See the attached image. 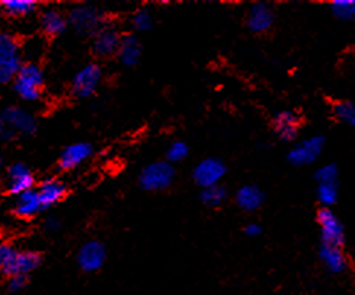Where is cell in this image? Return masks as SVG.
I'll list each match as a JSON object with an SVG mask.
<instances>
[{
    "label": "cell",
    "instance_id": "cell-27",
    "mask_svg": "<svg viewBox=\"0 0 355 295\" xmlns=\"http://www.w3.org/2000/svg\"><path fill=\"white\" fill-rule=\"evenodd\" d=\"M334 116L355 129V102L354 101H338L332 107Z\"/></svg>",
    "mask_w": 355,
    "mask_h": 295
},
{
    "label": "cell",
    "instance_id": "cell-10",
    "mask_svg": "<svg viewBox=\"0 0 355 295\" xmlns=\"http://www.w3.org/2000/svg\"><path fill=\"white\" fill-rule=\"evenodd\" d=\"M105 259H107L105 246L101 243V241H97V240H91V241H87L85 244H82L76 256L80 269L88 274L100 271L105 263Z\"/></svg>",
    "mask_w": 355,
    "mask_h": 295
},
{
    "label": "cell",
    "instance_id": "cell-4",
    "mask_svg": "<svg viewBox=\"0 0 355 295\" xmlns=\"http://www.w3.org/2000/svg\"><path fill=\"white\" fill-rule=\"evenodd\" d=\"M18 96L25 101H37L41 97V88L44 84V76L40 66L35 63H22L21 69L13 80Z\"/></svg>",
    "mask_w": 355,
    "mask_h": 295
},
{
    "label": "cell",
    "instance_id": "cell-13",
    "mask_svg": "<svg viewBox=\"0 0 355 295\" xmlns=\"http://www.w3.org/2000/svg\"><path fill=\"white\" fill-rule=\"evenodd\" d=\"M272 125H274L275 135L282 142H293L298 136L302 118L291 110H282L275 114L274 120H272Z\"/></svg>",
    "mask_w": 355,
    "mask_h": 295
},
{
    "label": "cell",
    "instance_id": "cell-17",
    "mask_svg": "<svg viewBox=\"0 0 355 295\" xmlns=\"http://www.w3.org/2000/svg\"><path fill=\"white\" fill-rule=\"evenodd\" d=\"M236 204L244 212H254L265 204V193L254 184L241 186L236 192Z\"/></svg>",
    "mask_w": 355,
    "mask_h": 295
},
{
    "label": "cell",
    "instance_id": "cell-16",
    "mask_svg": "<svg viewBox=\"0 0 355 295\" xmlns=\"http://www.w3.org/2000/svg\"><path fill=\"white\" fill-rule=\"evenodd\" d=\"M319 259L327 269V272L335 274V275L345 272V269L348 267V259L343 247L320 244Z\"/></svg>",
    "mask_w": 355,
    "mask_h": 295
},
{
    "label": "cell",
    "instance_id": "cell-7",
    "mask_svg": "<svg viewBox=\"0 0 355 295\" xmlns=\"http://www.w3.org/2000/svg\"><path fill=\"white\" fill-rule=\"evenodd\" d=\"M227 174V166L220 158H205L195 166L192 177L193 181L200 189H208V187L221 184L223 179Z\"/></svg>",
    "mask_w": 355,
    "mask_h": 295
},
{
    "label": "cell",
    "instance_id": "cell-11",
    "mask_svg": "<svg viewBox=\"0 0 355 295\" xmlns=\"http://www.w3.org/2000/svg\"><path fill=\"white\" fill-rule=\"evenodd\" d=\"M275 22V12L268 3H254L245 13V26L253 34L268 33Z\"/></svg>",
    "mask_w": 355,
    "mask_h": 295
},
{
    "label": "cell",
    "instance_id": "cell-33",
    "mask_svg": "<svg viewBox=\"0 0 355 295\" xmlns=\"http://www.w3.org/2000/svg\"><path fill=\"white\" fill-rule=\"evenodd\" d=\"M244 234L248 235V237H252V238H254V237H259L262 234V226H261V224H257V222H250V224H248L244 226Z\"/></svg>",
    "mask_w": 355,
    "mask_h": 295
},
{
    "label": "cell",
    "instance_id": "cell-6",
    "mask_svg": "<svg viewBox=\"0 0 355 295\" xmlns=\"http://www.w3.org/2000/svg\"><path fill=\"white\" fill-rule=\"evenodd\" d=\"M316 221L319 224L320 231V244L344 247L345 228L340 220L336 217V213L332 211V208H320L316 215Z\"/></svg>",
    "mask_w": 355,
    "mask_h": 295
},
{
    "label": "cell",
    "instance_id": "cell-1",
    "mask_svg": "<svg viewBox=\"0 0 355 295\" xmlns=\"http://www.w3.org/2000/svg\"><path fill=\"white\" fill-rule=\"evenodd\" d=\"M37 130V122L33 114L19 107H8L0 113V139L15 141L31 136Z\"/></svg>",
    "mask_w": 355,
    "mask_h": 295
},
{
    "label": "cell",
    "instance_id": "cell-22",
    "mask_svg": "<svg viewBox=\"0 0 355 295\" xmlns=\"http://www.w3.org/2000/svg\"><path fill=\"white\" fill-rule=\"evenodd\" d=\"M18 256L19 250H17L13 246L6 243L0 244V272L6 275L8 278L15 275Z\"/></svg>",
    "mask_w": 355,
    "mask_h": 295
},
{
    "label": "cell",
    "instance_id": "cell-15",
    "mask_svg": "<svg viewBox=\"0 0 355 295\" xmlns=\"http://www.w3.org/2000/svg\"><path fill=\"white\" fill-rule=\"evenodd\" d=\"M92 152H94V148L88 142L72 143L67 148H64V151L62 152L59 159V167L60 170H64V171L73 170L79 167L82 163H85V161L92 155Z\"/></svg>",
    "mask_w": 355,
    "mask_h": 295
},
{
    "label": "cell",
    "instance_id": "cell-28",
    "mask_svg": "<svg viewBox=\"0 0 355 295\" xmlns=\"http://www.w3.org/2000/svg\"><path fill=\"white\" fill-rule=\"evenodd\" d=\"M189 152H190V150H189V145L186 142L175 141L167 148L166 161H167V163L173 164V166L179 164L189 157Z\"/></svg>",
    "mask_w": 355,
    "mask_h": 295
},
{
    "label": "cell",
    "instance_id": "cell-14",
    "mask_svg": "<svg viewBox=\"0 0 355 295\" xmlns=\"http://www.w3.org/2000/svg\"><path fill=\"white\" fill-rule=\"evenodd\" d=\"M34 186V176L30 168L22 163H17L8 170V190L12 195H22L26 190H31Z\"/></svg>",
    "mask_w": 355,
    "mask_h": 295
},
{
    "label": "cell",
    "instance_id": "cell-35",
    "mask_svg": "<svg viewBox=\"0 0 355 295\" xmlns=\"http://www.w3.org/2000/svg\"><path fill=\"white\" fill-rule=\"evenodd\" d=\"M2 163H3V161H2V155H0V167H2Z\"/></svg>",
    "mask_w": 355,
    "mask_h": 295
},
{
    "label": "cell",
    "instance_id": "cell-9",
    "mask_svg": "<svg viewBox=\"0 0 355 295\" xmlns=\"http://www.w3.org/2000/svg\"><path fill=\"white\" fill-rule=\"evenodd\" d=\"M103 79V69L97 63H88L72 79V92L78 98H88L98 89Z\"/></svg>",
    "mask_w": 355,
    "mask_h": 295
},
{
    "label": "cell",
    "instance_id": "cell-30",
    "mask_svg": "<svg viewBox=\"0 0 355 295\" xmlns=\"http://www.w3.org/2000/svg\"><path fill=\"white\" fill-rule=\"evenodd\" d=\"M316 193L323 208H332L338 200V184H319Z\"/></svg>",
    "mask_w": 355,
    "mask_h": 295
},
{
    "label": "cell",
    "instance_id": "cell-12",
    "mask_svg": "<svg viewBox=\"0 0 355 295\" xmlns=\"http://www.w3.org/2000/svg\"><path fill=\"white\" fill-rule=\"evenodd\" d=\"M123 35L113 28V26H105L97 35H94V43H92V51L97 57L105 59L117 56L120 44H121Z\"/></svg>",
    "mask_w": 355,
    "mask_h": 295
},
{
    "label": "cell",
    "instance_id": "cell-26",
    "mask_svg": "<svg viewBox=\"0 0 355 295\" xmlns=\"http://www.w3.org/2000/svg\"><path fill=\"white\" fill-rule=\"evenodd\" d=\"M332 15L343 21L349 22L355 19V0H335L331 3Z\"/></svg>",
    "mask_w": 355,
    "mask_h": 295
},
{
    "label": "cell",
    "instance_id": "cell-21",
    "mask_svg": "<svg viewBox=\"0 0 355 295\" xmlns=\"http://www.w3.org/2000/svg\"><path fill=\"white\" fill-rule=\"evenodd\" d=\"M40 25H41V30H43L46 35L58 37L66 31L67 21L59 10L49 9L43 12V15H41Z\"/></svg>",
    "mask_w": 355,
    "mask_h": 295
},
{
    "label": "cell",
    "instance_id": "cell-24",
    "mask_svg": "<svg viewBox=\"0 0 355 295\" xmlns=\"http://www.w3.org/2000/svg\"><path fill=\"white\" fill-rule=\"evenodd\" d=\"M41 254L37 251H19V256L17 260V267H15V275H25L28 276L33 271H35L37 267L41 265Z\"/></svg>",
    "mask_w": 355,
    "mask_h": 295
},
{
    "label": "cell",
    "instance_id": "cell-34",
    "mask_svg": "<svg viewBox=\"0 0 355 295\" xmlns=\"http://www.w3.org/2000/svg\"><path fill=\"white\" fill-rule=\"evenodd\" d=\"M46 226L49 228V230L54 231V230H58V228L60 226V221H58V220H54V218H50V220L47 221Z\"/></svg>",
    "mask_w": 355,
    "mask_h": 295
},
{
    "label": "cell",
    "instance_id": "cell-5",
    "mask_svg": "<svg viewBox=\"0 0 355 295\" xmlns=\"http://www.w3.org/2000/svg\"><path fill=\"white\" fill-rule=\"evenodd\" d=\"M72 28L82 35H97L107 25V18L94 6L82 5L76 6L69 15Z\"/></svg>",
    "mask_w": 355,
    "mask_h": 295
},
{
    "label": "cell",
    "instance_id": "cell-29",
    "mask_svg": "<svg viewBox=\"0 0 355 295\" xmlns=\"http://www.w3.org/2000/svg\"><path fill=\"white\" fill-rule=\"evenodd\" d=\"M132 26L133 30L138 33H148L149 30H153L154 18L151 15V12L148 9L136 10L132 17Z\"/></svg>",
    "mask_w": 355,
    "mask_h": 295
},
{
    "label": "cell",
    "instance_id": "cell-31",
    "mask_svg": "<svg viewBox=\"0 0 355 295\" xmlns=\"http://www.w3.org/2000/svg\"><path fill=\"white\" fill-rule=\"evenodd\" d=\"M338 177H339V170L336 164L322 166L315 172V179L318 180L319 184H338Z\"/></svg>",
    "mask_w": 355,
    "mask_h": 295
},
{
    "label": "cell",
    "instance_id": "cell-8",
    "mask_svg": "<svg viewBox=\"0 0 355 295\" xmlns=\"http://www.w3.org/2000/svg\"><path fill=\"white\" fill-rule=\"evenodd\" d=\"M324 145H326V141L323 136L306 138L304 141L298 142L293 148V150L288 152V155H286V158H288V163L295 167L310 166L319 159L320 154L324 150Z\"/></svg>",
    "mask_w": 355,
    "mask_h": 295
},
{
    "label": "cell",
    "instance_id": "cell-19",
    "mask_svg": "<svg viewBox=\"0 0 355 295\" xmlns=\"http://www.w3.org/2000/svg\"><path fill=\"white\" fill-rule=\"evenodd\" d=\"M37 193H38L41 206H43V209H46V208H51L53 205H56L60 202V200H63V197L67 193V189L62 181L56 179H50L40 184Z\"/></svg>",
    "mask_w": 355,
    "mask_h": 295
},
{
    "label": "cell",
    "instance_id": "cell-18",
    "mask_svg": "<svg viewBox=\"0 0 355 295\" xmlns=\"http://www.w3.org/2000/svg\"><path fill=\"white\" fill-rule=\"evenodd\" d=\"M117 57L126 68H133V66L138 64L142 57V44L139 38L133 34L123 35Z\"/></svg>",
    "mask_w": 355,
    "mask_h": 295
},
{
    "label": "cell",
    "instance_id": "cell-20",
    "mask_svg": "<svg viewBox=\"0 0 355 295\" xmlns=\"http://www.w3.org/2000/svg\"><path fill=\"white\" fill-rule=\"evenodd\" d=\"M41 209H43V206H41V204H40L38 193H37V190L31 189V190H26L18 196L13 213H15V215L19 218H33Z\"/></svg>",
    "mask_w": 355,
    "mask_h": 295
},
{
    "label": "cell",
    "instance_id": "cell-32",
    "mask_svg": "<svg viewBox=\"0 0 355 295\" xmlns=\"http://www.w3.org/2000/svg\"><path fill=\"white\" fill-rule=\"evenodd\" d=\"M26 283H28V278L25 275H13V276H9L8 288L12 292H18L26 287Z\"/></svg>",
    "mask_w": 355,
    "mask_h": 295
},
{
    "label": "cell",
    "instance_id": "cell-23",
    "mask_svg": "<svg viewBox=\"0 0 355 295\" xmlns=\"http://www.w3.org/2000/svg\"><path fill=\"white\" fill-rule=\"evenodd\" d=\"M0 8L8 17L22 18L33 13L37 9V3L30 2V0H6L0 3Z\"/></svg>",
    "mask_w": 355,
    "mask_h": 295
},
{
    "label": "cell",
    "instance_id": "cell-3",
    "mask_svg": "<svg viewBox=\"0 0 355 295\" xmlns=\"http://www.w3.org/2000/svg\"><path fill=\"white\" fill-rule=\"evenodd\" d=\"M175 180V168L167 161H155L142 168L139 186L146 192H162Z\"/></svg>",
    "mask_w": 355,
    "mask_h": 295
},
{
    "label": "cell",
    "instance_id": "cell-2",
    "mask_svg": "<svg viewBox=\"0 0 355 295\" xmlns=\"http://www.w3.org/2000/svg\"><path fill=\"white\" fill-rule=\"evenodd\" d=\"M21 62V48L18 39L6 33H0V84L15 80Z\"/></svg>",
    "mask_w": 355,
    "mask_h": 295
},
{
    "label": "cell",
    "instance_id": "cell-25",
    "mask_svg": "<svg viewBox=\"0 0 355 295\" xmlns=\"http://www.w3.org/2000/svg\"><path fill=\"white\" fill-rule=\"evenodd\" d=\"M228 197V192L223 184L208 187V189H202L200 192V202L208 208H218L221 206Z\"/></svg>",
    "mask_w": 355,
    "mask_h": 295
}]
</instances>
